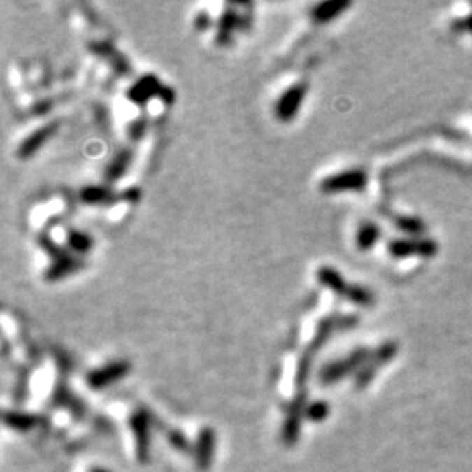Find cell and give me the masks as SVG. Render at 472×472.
Segmentation results:
<instances>
[{
  "instance_id": "6da1fadb",
  "label": "cell",
  "mask_w": 472,
  "mask_h": 472,
  "mask_svg": "<svg viewBox=\"0 0 472 472\" xmlns=\"http://www.w3.org/2000/svg\"><path fill=\"white\" fill-rule=\"evenodd\" d=\"M304 94H306V84L299 83L294 84L292 87L285 91V93L280 96V100L276 101L275 114L280 121H290L292 117H296L297 110H299L301 103L304 100Z\"/></svg>"
},
{
  "instance_id": "7a4b0ae2",
  "label": "cell",
  "mask_w": 472,
  "mask_h": 472,
  "mask_svg": "<svg viewBox=\"0 0 472 472\" xmlns=\"http://www.w3.org/2000/svg\"><path fill=\"white\" fill-rule=\"evenodd\" d=\"M364 184V175L360 171H345V173L332 175L325 178L320 184V189L324 192H336L346 191V189H359Z\"/></svg>"
},
{
  "instance_id": "3957f363",
  "label": "cell",
  "mask_w": 472,
  "mask_h": 472,
  "mask_svg": "<svg viewBox=\"0 0 472 472\" xmlns=\"http://www.w3.org/2000/svg\"><path fill=\"white\" fill-rule=\"evenodd\" d=\"M58 129V122H49V124L42 126V128L35 129L34 133H31L30 136H28L27 140H24L23 143L20 145V149H17V154H20V157H30L34 156L35 152H37L38 149H41L42 145H44L45 142H48L49 136L52 135V133Z\"/></svg>"
},
{
  "instance_id": "277c9868",
  "label": "cell",
  "mask_w": 472,
  "mask_h": 472,
  "mask_svg": "<svg viewBox=\"0 0 472 472\" xmlns=\"http://www.w3.org/2000/svg\"><path fill=\"white\" fill-rule=\"evenodd\" d=\"M159 91H161V87L156 77L145 76L128 91V96H129V100L136 101V103H143V101L149 100L154 93H159Z\"/></svg>"
},
{
  "instance_id": "5b68a950",
  "label": "cell",
  "mask_w": 472,
  "mask_h": 472,
  "mask_svg": "<svg viewBox=\"0 0 472 472\" xmlns=\"http://www.w3.org/2000/svg\"><path fill=\"white\" fill-rule=\"evenodd\" d=\"M346 7H348V3L346 2L318 3V6L313 9V17H315V21H318V23H325V21L338 16L343 9H346Z\"/></svg>"
},
{
  "instance_id": "8992f818",
  "label": "cell",
  "mask_w": 472,
  "mask_h": 472,
  "mask_svg": "<svg viewBox=\"0 0 472 472\" xmlns=\"http://www.w3.org/2000/svg\"><path fill=\"white\" fill-rule=\"evenodd\" d=\"M317 278H318V282L322 283V285L329 287V289L338 290V292L345 290V282H343L341 275H339L338 271H334L332 268H327V266H324V268L318 269Z\"/></svg>"
},
{
  "instance_id": "52a82bcc",
  "label": "cell",
  "mask_w": 472,
  "mask_h": 472,
  "mask_svg": "<svg viewBox=\"0 0 472 472\" xmlns=\"http://www.w3.org/2000/svg\"><path fill=\"white\" fill-rule=\"evenodd\" d=\"M79 268V261H76V259L69 257V255H65V257L58 259V261L55 262V264L49 268L48 271V278L49 280H55V278H62V276L69 275V273L76 271V269Z\"/></svg>"
},
{
  "instance_id": "ba28073f",
  "label": "cell",
  "mask_w": 472,
  "mask_h": 472,
  "mask_svg": "<svg viewBox=\"0 0 472 472\" xmlns=\"http://www.w3.org/2000/svg\"><path fill=\"white\" fill-rule=\"evenodd\" d=\"M110 191H107L101 185H90V187L80 191V199L86 203H105L110 199Z\"/></svg>"
},
{
  "instance_id": "9c48e42d",
  "label": "cell",
  "mask_w": 472,
  "mask_h": 472,
  "mask_svg": "<svg viewBox=\"0 0 472 472\" xmlns=\"http://www.w3.org/2000/svg\"><path fill=\"white\" fill-rule=\"evenodd\" d=\"M129 161H131V152H129V150H122V152H119L117 156L110 161V164H108L107 178H117L119 175L126 170Z\"/></svg>"
},
{
  "instance_id": "30bf717a",
  "label": "cell",
  "mask_w": 472,
  "mask_h": 472,
  "mask_svg": "<svg viewBox=\"0 0 472 472\" xmlns=\"http://www.w3.org/2000/svg\"><path fill=\"white\" fill-rule=\"evenodd\" d=\"M69 245L73 252L77 254H83V252H87L93 245V240H91L87 234L80 233V231H70L69 233Z\"/></svg>"
},
{
  "instance_id": "8fae6325",
  "label": "cell",
  "mask_w": 472,
  "mask_h": 472,
  "mask_svg": "<svg viewBox=\"0 0 472 472\" xmlns=\"http://www.w3.org/2000/svg\"><path fill=\"white\" fill-rule=\"evenodd\" d=\"M346 292H348V297H352V299L357 301V303H366V301H367V294L364 292L362 289L352 287V289H348Z\"/></svg>"
}]
</instances>
